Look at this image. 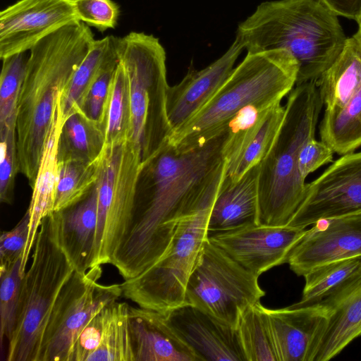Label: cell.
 Masks as SVG:
<instances>
[{"label": "cell", "mask_w": 361, "mask_h": 361, "mask_svg": "<svg viewBox=\"0 0 361 361\" xmlns=\"http://www.w3.org/2000/svg\"><path fill=\"white\" fill-rule=\"evenodd\" d=\"M227 128L197 147L177 150L168 141L139 173L128 232L111 264L124 280L153 265L168 248L178 222L204 200L224 167Z\"/></svg>", "instance_id": "cell-1"}, {"label": "cell", "mask_w": 361, "mask_h": 361, "mask_svg": "<svg viewBox=\"0 0 361 361\" xmlns=\"http://www.w3.org/2000/svg\"><path fill=\"white\" fill-rule=\"evenodd\" d=\"M95 39L81 21L41 39L29 51L18 104L16 149L19 172L32 187L59 97Z\"/></svg>", "instance_id": "cell-2"}, {"label": "cell", "mask_w": 361, "mask_h": 361, "mask_svg": "<svg viewBox=\"0 0 361 361\" xmlns=\"http://www.w3.org/2000/svg\"><path fill=\"white\" fill-rule=\"evenodd\" d=\"M338 16L322 0L265 1L239 25L236 37L247 52L288 51L300 85L317 81L343 50L348 37Z\"/></svg>", "instance_id": "cell-3"}, {"label": "cell", "mask_w": 361, "mask_h": 361, "mask_svg": "<svg viewBox=\"0 0 361 361\" xmlns=\"http://www.w3.org/2000/svg\"><path fill=\"white\" fill-rule=\"evenodd\" d=\"M298 71L295 59L286 51L247 52L201 109L172 131L168 142L179 151L197 147L226 130L244 107L280 103L296 85Z\"/></svg>", "instance_id": "cell-4"}, {"label": "cell", "mask_w": 361, "mask_h": 361, "mask_svg": "<svg viewBox=\"0 0 361 361\" xmlns=\"http://www.w3.org/2000/svg\"><path fill=\"white\" fill-rule=\"evenodd\" d=\"M323 105L316 81L296 85L288 94L281 128L259 164V224L287 226L302 203L307 183L299 171V154L314 137Z\"/></svg>", "instance_id": "cell-5"}, {"label": "cell", "mask_w": 361, "mask_h": 361, "mask_svg": "<svg viewBox=\"0 0 361 361\" xmlns=\"http://www.w3.org/2000/svg\"><path fill=\"white\" fill-rule=\"evenodd\" d=\"M60 212L41 221L31 264L22 278L15 326L7 361H38L41 343L54 302L75 269L60 238Z\"/></svg>", "instance_id": "cell-6"}, {"label": "cell", "mask_w": 361, "mask_h": 361, "mask_svg": "<svg viewBox=\"0 0 361 361\" xmlns=\"http://www.w3.org/2000/svg\"><path fill=\"white\" fill-rule=\"evenodd\" d=\"M119 61L129 80L131 105L130 140L142 164L168 141L172 127L167 114L166 52L158 38L141 32L116 37Z\"/></svg>", "instance_id": "cell-7"}, {"label": "cell", "mask_w": 361, "mask_h": 361, "mask_svg": "<svg viewBox=\"0 0 361 361\" xmlns=\"http://www.w3.org/2000/svg\"><path fill=\"white\" fill-rule=\"evenodd\" d=\"M224 173L223 168L197 208L178 222L168 248L159 259L137 276L121 283L123 297L140 307L164 314L185 305L188 281L207 239L210 212Z\"/></svg>", "instance_id": "cell-8"}, {"label": "cell", "mask_w": 361, "mask_h": 361, "mask_svg": "<svg viewBox=\"0 0 361 361\" xmlns=\"http://www.w3.org/2000/svg\"><path fill=\"white\" fill-rule=\"evenodd\" d=\"M142 165L130 140L104 147L97 181V224L91 267L111 264L128 232Z\"/></svg>", "instance_id": "cell-9"}, {"label": "cell", "mask_w": 361, "mask_h": 361, "mask_svg": "<svg viewBox=\"0 0 361 361\" xmlns=\"http://www.w3.org/2000/svg\"><path fill=\"white\" fill-rule=\"evenodd\" d=\"M258 277L207 238L188 279L185 305L237 328L241 313L265 295Z\"/></svg>", "instance_id": "cell-10"}, {"label": "cell", "mask_w": 361, "mask_h": 361, "mask_svg": "<svg viewBox=\"0 0 361 361\" xmlns=\"http://www.w3.org/2000/svg\"><path fill=\"white\" fill-rule=\"evenodd\" d=\"M101 266L75 271L59 293L44 330L38 361H68L73 346L88 322L122 296L121 284H100Z\"/></svg>", "instance_id": "cell-11"}, {"label": "cell", "mask_w": 361, "mask_h": 361, "mask_svg": "<svg viewBox=\"0 0 361 361\" xmlns=\"http://www.w3.org/2000/svg\"><path fill=\"white\" fill-rule=\"evenodd\" d=\"M361 214V151L342 155L307 183L304 199L288 226L306 228L322 219Z\"/></svg>", "instance_id": "cell-12"}, {"label": "cell", "mask_w": 361, "mask_h": 361, "mask_svg": "<svg viewBox=\"0 0 361 361\" xmlns=\"http://www.w3.org/2000/svg\"><path fill=\"white\" fill-rule=\"evenodd\" d=\"M77 21L73 0H19L0 13V58L30 51L43 38Z\"/></svg>", "instance_id": "cell-13"}, {"label": "cell", "mask_w": 361, "mask_h": 361, "mask_svg": "<svg viewBox=\"0 0 361 361\" xmlns=\"http://www.w3.org/2000/svg\"><path fill=\"white\" fill-rule=\"evenodd\" d=\"M307 229L290 226L255 224L208 239L247 270L259 276L288 262L290 254Z\"/></svg>", "instance_id": "cell-14"}, {"label": "cell", "mask_w": 361, "mask_h": 361, "mask_svg": "<svg viewBox=\"0 0 361 361\" xmlns=\"http://www.w3.org/2000/svg\"><path fill=\"white\" fill-rule=\"evenodd\" d=\"M361 255V214L322 219L306 230L288 263L304 276L314 268Z\"/></svg>", "instance_id": "cell-15"}, {"label": "cell", "mask_w": 361, "mask_h": 361, "mask_svg": "<svg viewBox=\"0 0 361 361\" xmlns=\"http://www.w3.org/2000/svg\"><path fill=\"white\" fill-rule=\"evenodd\" d=\"M165 314L201 361H246L236 328L189 305Z\"/></svg>", "instance_id": "cell-16"}, {"label": "cell", "mask_w": 361, "mask_h": 361, "mask_svg": "<svg viewBox=\"0 0 361 361\" xmlns=\"http://www.w3.org/2000/svg\"><path fill=\"white\" fill-rule=\"evenodd\" d=\"M279 361H314L324 333L329 312L319 305L265 307Z\"/></svg>", "instance_id": "cell-17"}, {"label": "cell", "mask_w": 361, "mask_h": 361, "mask_svg": "<svg viewBox=\"0 0 361 361\" xmlns=\"http://www.w3.org/2000/svg\"><path fill=\"white\" fill-rule=\"evenodd\" d=\"M244 49L238 37L228 49L206 68L189 70L178 83L167 92V114L175 130L196 114L226 81ZM172 130V131H173Z\"/></svg>", "instance_id": "cell-18"}, {"label": "cell", "mask_w": 361, "mask_h": 361, "mask_svg": "<svg viewBox=\"0 0 361 361\" xmlns=\"http://www.w3.org/2000/svg\"><path fill=\"white\" fill-rule=\"evenodd\" d=\"M129 324L135 361H201L165 314L130 306Z\"/></svg>", "instance_id": "cell-19"}, {"label": "cell", "mask_w": 361, "mask_h": 361, "mask_svg": "<svg viewBox=\"0 0 361 361\" xmlns=\"http://www.w3.org/2000/svg\"><path fill=\"white\" fill-rule=\"evenodd\" d=\"M61 95V94H60ZM60 97V96H59ZM66 119L57 102L54 117L47 135L34 184L27 211L30 216L28 240L22 259L20 274L23 276L29 256L42 220L54 212L60 164L58 159V143Z\"/></svg>", "instance_id": "cell-20"}, {"label": "cell", "mask_w": 361, "mask_h": 361, "mask_svg": "<svg viewBox=\"0 0 361 361\" xmlns=\"http://www.w3.org/2000/svg\"><path fill=\"white\" fill-rule=\"evenodd\" d=\"M259 164L247 171L237 182L221 183L210 212L207 238L259 224Z\"/></svg>", "instance_id": "cell-21"}, {"label": "cell", "mask_w": 361, "mask_h": 361, "mask_svg": "<svg viewBox=\"0 0 361 361\" xmlns=\"http://www.w3.org/2000/svg\"><path fill=\"white\" fill-rule=\"evenodd\" d=\"M60 212V238L75 271L91 268L97 224V183L78 202Z\"/></svg>", "instance_id": "cell-22"}, {"label": "cell", "mask_w": 361, "mask_h": 361, "mask_svg": "<svg viewBox=\"0 0 361 361\" xmlns=\"http://www.w3.org/2000/svg\"><path fill=\"white\" fill-rule=\"evenodd\" d=\"M304 278L301 299L291 306L319 305L329 310L361 285V255L314 268Z\"/></svg>", "instance_id": "cell-23"}, {"label": "cell", "mask_w": 361, "mask_h": 361, "mask_svg": "<svg viewBox=\"0 0 361 361\" xmlns=\"http://www.w3.org/2000/svg\"><path fill=\"white\" fill-rule=\"evenodd\" d=\"M325 109L343 106L361 87V37H348L332 65L316 81Z\"/></svg>", "instance_id": "cell-24"}, {"label": "cell", "mask_w": 361, "mask_h": 361, "mask_svg": "<svg viewBox=\"0 0 361 361\" xmlns=\"http://www.w3.org/2000/svg\"><path fill=\"white\" fill-rule=\"evenodd\" d=\"M329 312L327 323L314 361H327L361 335V285Z\"/></svg>", "instance_id": "cell-25"}, {"label": "cell", "mask_w": 361, "mask_h": 361, "mask_svg": "<svg viewBox=\"0 0 361 361\" xmlns=\"http://www.w3.org/2000/svg\"><path fill=\"white\" fill-rule=\"evenodd\" d=\"M105 147L103 130L77 112L63 123L58 143L59 164L92 162L99 159Z\"/></svg>", "instance_id": "cell-26"}, {"label": "cell", "mask_w": 361, "mask_h": 361, "mask_svg": "<svg viewBox=\"0 0 361 361\" xmlns=\"http://www.w3.org/2000/svg\"><path fill=\"white\" fill-rule=\"evenodd\" d=\"M285 114V106L278 103L271 107L245 142L236 158L226 163L222 183L237 182L247 171L267 156L277 136Z\"/></svg>", "instance_id": "cell-27"}, {"label": "cell", "mask_w": 361, "mask_h": 361, "mask_svg": "<svg viewBox=\"0 0 361 361\" xmlns=\"http://www.w3.org/2000/svg\"><path fill=\"white\" fill-rule=\"evenodd\" d=\"M319 135L334 152L341 156L361 146V87L343 106L325 109Z\"/></svg>", "instance_id": "cell-28"}, {"label": "cell", "mask_w": 361, "mask_h": 361, "mask_svg": "<svg viewBox=\"0 0 361 361\" xmlns=\"http://www.w3.org/2000/svg\"><path fill=\"white\" fill-rule=\"evenodd\" d=\"M236 329L246 361H279L270 322L260 302L241 313Z\"/></svg>", "instance_id": "cell-29"}, {"label": "cell", "mask_w": 361, "mask_h": 361, "mask_svg": "<svg viewBox=\"0 0 361 361\" xmlns=\"http://www.w3.org/2000/svg\"><path fill=\"white\" fill-rule=\"evenodd\" d=\"M131 121L129 80L123 65L119 61L112 78L107 104L105 146H112L129 140Z\"/></svg>", "instance_id": "cell-30"}, {"label": "cell", "mask_w": 361, "mask_h": 361, "mask_svg": "<svg viewBox=\"0 0 361 361\" xmlns=\"http://www.w3.org/2000/svg\"><path fill=\"white\" fill-rule=\"evenodd\" d=\"M130 305L114 302L111 317L102 333L98 348L87 361H135L129 324Z\"/></svg>", "instance_id": "cell-31"}, {"label": "cell", "mask_w": 361, "mask_h": 361, "mask_svg": "<svg viewBox=\"0 0 361 361\" xmlns=\"http://www.w3.org/2000/svg\"><path fill=\"white\" fill-rule=\"evenodd\" d=\"M111 35L95 39L94 42L75 71L69 84L59 97L62 115L66 120L79 112L82 102L97 75L106 57Z\"/></svg>", "instance_id": "cell-32"}, {"label": "cell", "mask_w": 361, "mask_h": 361, "mask_svg": "<svg viewBox=\"0 0 361 361\" xmlns=\"http://www.w3.org/2000/svg\"><path fill=\"white\" fill-rule=\"evenodd\" d=\"M101 158L92 162L60 164L54 211H61L78 202L90 192L99 177Z\"/></svg>", "instance_id": "cell-33"}, {"label": "cell", "mask_w": 361, "mask_h": 361, "mask_svg": "<svg viewBox=\"0 0 361 361\" xmlns=\"http://www.w3.org/2000/svg\"><path fill=\"white\" fill-rule=\"evenodd\" d=\"M119 58L115 37L111 36L109 49L102 66L88 89L79 113L97 124L105 132L106 114L111 85Z\"/></svg>", "instance_id": "cell-34"}, {"label": "cell", "mask_w": 361, "mask_h": 361, "mask_svg": "<svg viewBox=\"0 0 361 361\" xmlns=\"http://www.w3.org/2000/svg\"><path fill=\"white\" fill-rule=\"evenodd\" d=\"M28 56L22 52L2 60L0 75V128L16 125L18 104Z\"/></svg>", "instance_id": "cell-35"}, {"label": "cell", "mask_w": 361, "mask_h": 361, "mask_svg": "<svg viewBox=\"0 0 361 361\" xmlns=\"http://www.w3.org/2000/svg\"><path fill=\"white\" fill-rule=\"evenodd\" d=\"M22 259L0 265V340L8 341L13 333L19 302L23 276L20 274Z\"/></svg>", "instance_id": "cell-36"}, {"label": "cell", "mask_w": 361, "mask_h": 361, "mask_svg": "<svg viewBox=\"0 0 361 361\" xmlns=\"http://www.w3.org/2000/svg\"><path fill=\"white\" fill-rule=\"evenodd\" d=\"M0 200L11 204L15 178L19 172L16 149V125L0 128Z\"/></svg>", "instance_id": "cell-37"}, {"label": "cell", "mask_w": 361, "mask_h": 361, "mask_svg": "<svg viewBox=\"0 0 361 361\" xmlns=\"http://www.w3.org/2000/svg\"><path fill=\"white\" fill-rule=\"evenodd\" d=\"M78 20L100 32L114 29L120 7L112 0H73Z\"/></svg>", "instance_id": "cell-38"}, {"label": "cell", "mask_w": 361, "mask_h": 361, "mask_svg": "<svg viewBox=\"0 0 361 361\" xmlns=\"http://www.w3.org/2000/svg\"><path fill=\"white\" fill-rule=\"evenodd\" d=\"M114 302L103 307L85 326L73 346L68 361H87L98 348L104 329L111 317Z\"/></svg>", "instance_id": "cell-39"}, {"label": "cell", "mask_w": 361, "mask_h": 361, "mask_svg": "<svg viewBox=\"0 0 361 361\" xmlns=\"http://www.w3.org/2000/svg\"><path fill=\"white\" fill-rule=\"evenodd\" d=\"M30 216L26 211L16 226L0 237V265L23 259L28 240Z\"/></svg>", "instance_id": "cell-40"}, {"label": "cell", "mask_w": 361, "mask_h": 361, "mask_svg": "<svg viewBox=\"0 0 361 361\" xmlns=\"http://www.w3.org/2000/svg\"><path fill=\"white\" fill-rule=\"evenodd\" d=\"M334 151L323 141L314 137L308 140L302 146L298 157V169L303 179L320 166L333 160Z\"/></svg>", "instance_id": "cell-41"}, {"label": "cell", "mask_w": 361, "mask_h": 361, "mask_svg": "<svg viewBox=\"0 0 361 361\" xmlns=\"http://www.w3.org/2000/svg\"><path fill=\"white\" fill-rule=\"evenodd\" d=\"M338 16L355 20L361 18V0H322Z\"/></svg>", "instance_id": "cell-42"}, {"label": "cell", "mask_w": 361, "mask_h": 361, "mask_svg": "<svg viewBox=\"0 0 361 361\" xmlns=\"http://www.w3.org/2000/svg\"><path fill=\"white\" fill-rule=\"evenodd\" d=\"M357 24H358V27H359L357 32L361 37V18H360V20L358 21Z\"/></svg>", "instance_id": "cell-43"}]
</instances>
